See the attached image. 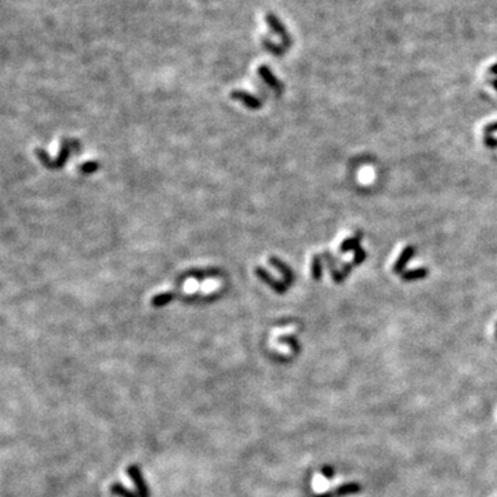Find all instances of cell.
Here are the masks:
<instances>
[{
	"label": "cell",
	"instance_id": "1",
	"mask_svg": "<svg viewBox=\"0 0 497 497\" xmlns=\"http://www.w3.org/2000/svg\"><path fill=\"white\" fill-rule=\"evenodd\" d=\"M127 472H129V475L132 478V481L134 482V485H136V488H137L138 496L149 497V490H148L145 479H144V476L141 474L139 468L137 467V466H130V467L127 468Z\"/></svg>",
	"mask_w": 497,
	"mask_h": 497
},
{
	"label": "cell",
	"instance_id": "2",
	"mask_svg": "<svg viewBox=\"0 0 497 497\" xmlns=\"http://www.w3.org/2000/svg\"><path fill=\"white\" fill-rule=\"evenodd\" d=\"M265 20H267V24L270 25L271 29L274 30V32H276L279 36L282 37V40H283V46H285V47H289V46H290V43H292V40H290L289 33L286 32V28L283 27V24L280 22V20H279L278 17H276L275 14H272V13H268V14H267V17H265Z\"/></svg>",
	"mask_w": 497,
	"mask_h": 497
},
{
	"label": "cell",
	"instance_id": "3",
	"mask_svg": "<svg viewBox=\"0 0 497 497\" xmlns=\"http://www.w3.org/2000/svg\"><path fill=\"white\" fill-rule=\"evenodd\" d=\"M258 73H260V76L263 78L264 82L268 84V86H271V87L274 88V90H278L279 93L282 91V88H283V86H282V83L271 73L270 71V68L267 65H261L260 66V69H258Z\"/></svg>",
	"mask_w": 497,
	"mask_h": 497
},
{
	"label": "cell",
	"instance_id": "4",
	"mask_svg": "<svg viewBox=\"0 0 497 497\" xmlns=\"http://www.w3.org/2000/svg\"><path fill=\"white\" fill-rule=\"evenodd\" d=\"M413 256H414V248H413V246H408V248L403 250L402 254L399 256V258L396 260V263H395L394 265L395 274H402L403 268L406 267V264L409 263Z\"/></svg>",
	"mask_w": 497,
	"mask_h": 497
},
{
	"label": "cell",
	"instance_id": "5",
	"mask_svg": "<svg viewBox=\"0 0 497 497\" xmlns=\"http://www.w3.org/2000/svg\"><path fill=\"white\" fill-rule=\"evenodd\" d=\"M271 263L274 264L276 268H278L280 272H282V275H283V278H285L286 280V283H287V286L290 285L293 282V279H294V275H293V272L292 270L287 267V265H285V264L282 263L280 260H278V258H275V257H271V260H270Z\"/></svg>",
	"mask_w": 497,
	"mask_h": 497
},
{
	"label": "cell",
	"instance_id": "6",
	"mask_svg": "<svg viewBox=\"0 0 497 497\" xmlns=\"http://www.w3.org/2000/svg\"><path fill=\"white\" fill-rule=\"evenodd\" d=\"M257 274L260 275V278L263 279L264 282H267L268 285L272 286V289H274V290H276L278 293H283L286 290V286L282 285V283H280V282H278V280H275V279L271 278L268 272H264L261 268H257Z\"/></svg>",
	"mask_w": 497,
	"mask_h": 497
},
{
	"label": "cell",
	"instance_id": "7",
	"mask_svg": "<svg viewBox=\"0 0 497 497\" xmlns=\"http://www.w3.org/2000/svg\"><path fill=\"white\" fill-rule=\"evenodd\" d=\"M232 97L243 101V103L246 104L248 107H250V108H258V107L261 105L260 101H257V98H253L251 95L248 94V93H245V91H234V93H232Z\"/></svg>",
	"mask_w": 497,
	"mask_h": 497
},
{
	"label": "cell",
	"instance_id": "8",
	"mask_svg": "<svg viewBox=\"0 0 497 497\" xmlns=\"http://www.w3.org/2000/svg\"><path fill=\"white\" fill-rule=\"evenodd\" d=\"M427 275H428L427 268H417V270L403 272L402 279L403 280H417V279H424Z\"/></svg>",
	"mask_w": 497,
	"mask_h": 497
},
{
	"label": "cell",
	"instance_id": "9",
	"mask_svg": "<svg viewBox=\"0 0 497 497\" xmlns=\"http://www.w3.org/2000/svg\"><path fill=\"white\" fill-rule=\"evenodd\" d=\"M360 236H362V234H358L357 236H354V238H350V239H345V241L341 243V246H340V250L343 251V253H345V251H350V250H358L360 246H359V241H360Z\"/></svg>",
	"mask_w": 497,
	"mask_h": 497
},
{
	"label": "cell",
	"instance_id": "10",
	"mask_svg": "<svg viewBox=\"0 0 497 497\" xmlns=\"http://www.w3.org/2000/svg\"><path fill=\"white\" fill-rule=\"evenodd\" d=\"M110 492H112L113 495H117V496L120 497H139L138 493H133L132 490L124 488L123 485H120V483H113V485L110 486Z\"/></svg>",
	"mask_w": 497,
	"mask_h": 497
},
{
	"label": "cell",
	"instance_id": "11",
	"mask_svg": "<svg viewBox=\"0 0 497 497\" xmlns=\"http://www.w3.org/2000/svg\"><path fill=\"white\" fill-rule=\"evenodd\" d=\"M312 275H314L315 280H319L322 278V261L321 257H314V265H312Z\"/></svg>",
	"mask_w": 497,
	"mask_h": 497
},
{
	"label": "cell",
	"instance_id": "12",
	"mask_svg": "<svg viewBox=\"0 0 497 497\" xmlns=\"http://www.w3.org/2000/svg\"><path fill=\"white\" fill-rule=\"evenodd\" d=\"M366 258V251L363 250V248H359L358 250H355V257H354V260H352V265H357V264H360L363 260Z\"/></svg>",
	"mask_w": 497,
	"mask_h": 497
},
{
	"label": "cell",
	"instance_id": "13",
	"mask_svg": "<svg viewBox=\"0 0 497 497\" xmlns=\"http://www.w3.org/2000/svg\"><path fill=\"white\" fill-rule=\"evenodd\" d=\"M264 47H267L270 52H272L274 54H278V55H280L282 53L285 52V49H279V47H276V46H272V43H271L270 40H264Z\"/></svg>",
	"mask_w": 497,
	"mask_h": 497
},
{
	"label": "cell",
	"instance_id": "14",
	"mask_svg": "<svg viewBox=\"0 0 497 497\" xmlns=\"http://www.w3.org/2000/svg\"><path fill=\"white\" fill-rule=\"evenodd\" d=\"M485 144L490 146V148H495V146H497V139L492 138V137H486L485 138Z\"/></svg>",
	"mask_w": 497,
	"mask_h": 497
},
{
	"label": "cell",
	"instance_id": "15",
	"mask_svg": "<svg viewBox=\"0 0 497 497\" xmlns=\"http://www.w3.org/2000/svg\"><path fill=\"white\" fill-rule=\"evenodd\" d=\"M495 132H497V122L496 123L488 124V126L485 127V133H495Z\"/></svg>",
	"mask_w": 497,
	"mask_h": 497
},
{
	"label": "cell",
	"instance_id": "16",
	"mask_svg": "<svg viewBox=\"0 0 497 497\" xmlns=\"http://www.w3.org/2000/svg\"><path fill=\"white\" fill-rule=\"evenodd\" d=\"M490 73H493V75H497V64H495V65L490 68Z\"/></svg>",
	"mask_w": 497,
	"mask_h": 497
},
{
	"label": "cell",
	"instance_id": "17",
	"mask_svg": "<svg viewBox=\"0 0 497 497\" xmlns=\"http://www.w3.org/2000/svg\"><path fill=\"white\" fill-rule=\"evenodd\" d=\"M492 83H493V86H495V88L497 90V79H495V81L492 82Z\"/></svg>",
	"mask_w": 497,
	"mask_h": 497
}]
</instances>
